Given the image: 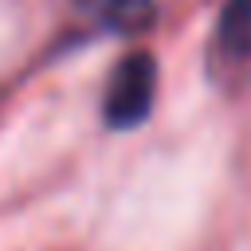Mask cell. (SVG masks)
<instances>
[{"label":"cell","mask_w":251,"mask_h":251,"mask_svg":"<svg viewBox=\"0 0 251 251\" xmlns=\"http://www.w3.org/2000/svg\"><path fill=\"white\" fill-rule=\"evenodd\" d=\"M153 94H157V63L145 51H133L114 67L102 98V114L114 129H133L149 118Z\"/></svg>","instance_id":"1"},{"label":"cell","mask_w":251,"mask_h":251,"mask_svg":"<svg viewBox=\"0 0 251 251\" xmlns=\"http://www.w3.org/2000/svg\"><path fill=\"white\" fill-rule=\"evenodd\" d=\"M82 8L110 31H122V35H137L153 24L157 8L153 0H82Z\"/></svg>","instance_id":"2"},{"label":"cell","mask_w":251,"mask_h":251,"mask_svg":"<svg viewBox=\"0 0 251 251\" xmlns=\"http://www.w3.org/2000/svg\"><path fill=\"white\" fill-rule=\"evenodd\" d=\"M216 43L227 59H247L251 55V0H227L224 4Z\"/></svg>","instance_id":"3"}]
</instances>
